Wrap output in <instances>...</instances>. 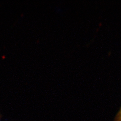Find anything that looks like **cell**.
I'll list each match as a JSON object with an SVG mask.
<instances>
[{
  "mask_svg": "<svg viewBox=\"0 0 121 121\" xmlns=\"http://www.w3.org/2000/svg\"><path fill=\"white\" fill-rule=\"evenodd\" d=\"M116 121H121V109L119 112L118 115H117Z\"/></svg>",
  "mask_w": 121,
  "mask_h": 121,
  "instance_id": "cell-1",
  "label": "cell"
}]
</instances>
